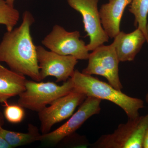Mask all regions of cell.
I'll use <instances>...</instances> for the list:
<instances>
[{
    "mask_svg": "<svg viewBox=\"0 0 148 148\" xmlns=\"http://www.w3.org/2000/svg\"><path fill=\"white\" fill-rule=\"evenodd\" d=\"M34 21L32 14L26 11L21 25L6 32L0 42V62L6 63L14 71L40 82L36 46L30 30Z\"/></svg>",
    "mask_w": 148,
    "mask_h": 148,
    "instance_id": "cell-1",
    "label": "cell"
},
{
    "mask_svg": "<svg viewBox=\"0 0 148 148\" xmlns=\"http://www.w3.org/2000/svg\"><path fill=\"white\" fill-rule=\"evenodd\" d=\"M74 90L101 100L110 101L121 108L128 119L140 116L139 111L144 107V102L140 98L128 96L109 84L75 70L71 77Z\"/></svg>",
    "mask_w": 148,
    "mask_h": 148,
    "instance_id": "cell-2",
    "label": "cell"
},
{
    "mask_svg": "<svg viewBox=\"0 0 148 148\" xmlns=\"http://www.w3.org/2000/svg\"><path fill=\"white\" fill-rule=\"evenodd\" d=\"M73 89L71 77L61 85L50 82H40L27 80L25 90L18 95V104L24 108L38 112Z\"/></svg>",
    "mask_w": 148,
    "mask_h": 148,
    "instance_id": "cell-3",
    "label": "cell"
},
{
    "mask_svg": "<svg viewBox=\"0 0 148 148\" xmlns=\"http://www.w3.org/2000/svg\"><path fill=\"white\" fill-rule=\"evenodd\" d=\"M148 129V114L128 119L113 133L102 135L90 145L94 148H143L144 136Z\"/></svg>",
    "mask_w": 148,
    "mask_h": 148,
    "instance_id": "cell-4",
    "label": "cell"
},
{
    "mask_svg": "<svg viewBox=\"0 0 148 148\" xmlns=\"http://www.w3.org/2000/svg\"><path fill=\"white\" fill-rule=\"evenodd\" d=\"M87 67L82 71L86 75H95L106 78L109 84L121 90L123 86L119 76L120 61L115 49V42L98 47L89 54Z\"/></svg>",
    "mask_w": 148,
    "mask_h": 148,
    "instance_id": "cell-5",
    "label": "cell"
},
{
    "mask_svg": "<svg viewBox=\"0 0 148 148\" xmlns=\"http://www.w3.org/2000/svg\"><path fill=\"white\" fill-rule=\"evenodd\" d=\"M80 37L79 31L67 32L63 27L55 25L42 43L49 50L60 55L71 56L77 60H87L89 50Z\"/></svg>",
    "mask_w": 148,
    "mask_h": 148,
    "instance_id": "cell-6",
    "label": "cell"
},
{
    "mask_svg": "<svg viewBox=\"0 0 148 148\" xmlns=\"http://www.w3.org/2000/svg\"><path fill=\"white\" fill-rule=\"evenodd\" d=\"M67 2L82 16L85 32L90 39L87 45L89 51L108 42L109 37L103 29L98 10L99 0H67Z\"/></svg>",
    "mask_w": 148,
    "mask_h": 148,
    "instance_id": "cell-7",
    "label": "cell"
},
{
    "mask_svg": "<svg viewBox=\"0 0 148 148\" xmlns=\"http://www.w3.org/2000/svg\"><path fill=\"white\" fill-rule=\"evenodd\" d=\"M102 100L87 96L78 110L68 121L58 128L45 134H41L39 141L49 145H56L73 135L90 117L100 113Z\"/></svg>",
    "mask_w": 148,
    "mask_h": 148,
    "instance_id": "cell-8",
    "label": "cell"
},
{
    "mask_svg": "<svg viewBox=\"0 0 148 148\" xmlns=\"http://www.w3.org/2000/svg\"><path fill=\"white\" fill-rule=\"evenodd\" d=\"M86 98L83 93L73 89L38 112L41 134L50 132L54 125L71 116L77 107Z\"/></svg>",
    "mask_w": 148,
    "mask_h": 148,
    "instance_id": "cell-9",
    "label": "cell"
},
{
    "mask_svg": "<svg viewBox=\"0 0 148 148\" xmlns=\"http://www.w3.org/2000/svg\"><path fill=\"white\" fill-rule=\"evenodd\" d=\"M36 51L41 81L53 76L56 79V82H64L71 77L78 63L76 58L46 50L41 46H36Z\"/></svg>",
    "mask_w": 148,
    "mask_h": 148,
    "instance_id": "cell-10",
    "label": "cell"
},
{
    "mask_svg": "<svg viewBox=\"0 0 148 148\" xmlns=\"http://www.w3.org/2000/svg\"><path fill=\"white\" fill-rule=\"evenodd\" d=\"M132 0H109L101 6L99 13L101 24L109 38H114L120 32V25L125 9Z\"/></svg>",
    "mask_w": 148,
    "mask_h": 148,
    "instance_id": "cell-11",
    "label": "cell"
},
{
    "mask_svg": "<svg viewBox=\"0 0 148 148\" xmlns=\"http://www.w3.org/2000/svg\"><path fill=\"white\" fill-rule=\"evenodd\" d=\"M114 39L115 49L120 62L133 61L146 41L144 34L138 28L128 34L120 31Z\"/></svg>",
    "mask_w": 148,
    "mask_h": 148,
    "instance_id": "cell-12",
    "label": "cell"
},
{
    "mask_svg": "<svg viewBox=\"0 0 148 148\" xmlns=\"http://www.w3.org/2000/svg\"><path fill=\"white\" fill-rule=\"evenodd\" d=\"M27 80L24 75L0 64V103L4 104L24 91Z\"/></svg>",
    "mask_w": 148,
    "mask_h": 148,
    "instance_id": "cell-13",
    "label": "cell"
},
{
    "mask_svg": "<svg viewBox=\"0 0 148 148\" xmlns=\"http://www.w3.org/2000/svg\"><path fill=\"white\" fill-rule=\"evenodd\" d=\"M0 135L5 138L11 148H14L38 141L41 134H40L36 126L29 124L28 132L26 133L14 132L3 128Z\"/></svg>",
    "mask_w": 148,
    "mask_h": 148,
    "instance_id": "cell-14",
    "label": "cell"
},
{
    "mask_svg": "<svg viewBox=\"0 0 148 148\" xmlns=\"http://www.w3.org/2000/svg\"><path fill=\"white\" fill-rule=\"evenodd\" d=\"M129 11L135 16V24L143 32L148 43L147 18L148 14V0H132Z\"/></svg>",
    "mask_w": 148,
    "mask_h": 148,
    "instance_id": "cell-15",
    "label": "cell"
},
{
    "mask_svg": "<svg viewBox=\"0 0 148 148\" xmlns=\"http://www.w3.org/2000/svg\"><path fill=\"white\" fill-rule=\"evenodd\" d=\"M20 17L18 11L9 5L5 0H0V24L5 26L10 32L18 23Z\"/></svg>",
    "mask_w": 148,
    "mask_h": 148,
    "instance_id": "cell-16",
    "label": "cell"
},
{
    "mask_svg": "<svg viewBox=\"0 0 148 148\" xmlns=\"http://www.w3.org/2000/svg\"><path fill=\"white\" fill-rule=\"evenodd\" d=\"M5 119L10 123L16 124L23 121L25 116L24 108L18 104H9L8 102L4 104Z\"/></svg>",
    "mask_w": 148,
    "mask_h": 148,
    "instance_id": "cell-17",
    "label": "cell"
},
{
    "mask_svg": "<svg viewBox=\"0 0 148 148\" xmlns=\"http://www.w3.org/2000/svg\"><path fill=\"white\" fill-rule=\"evenodd\" d=\"M0 148H12L5 138L0 135Z\"/></svg>",
    "mask_w": 148,
    "mask_h": 148,
    "instance_id": "cell-18",
    "label": "cell"
},
{
    "mask_svg": "<svg viewBox=\"0 0 148 148\" xmlns=\"http://www.w3.org/2000/svg\"><path fill=\"white\" fill-rule=\"evenodd\" d=\"M143 148H148V129L144 136L143 142Z\"/></svg>",
    "mask_w": 148,
    "mask_h": 148,
    "instance_id": "cell-19",
    "label": "cell"
},
{
    "mask_svg": "<svg viewBox=\"0 0 148 148\" xmlns=\"http://www.w3.org/2000/svg\"><path fill=\"white\" fill-rule=\"evenodd\" d=\"M5 117L4 114L0 110V132L3 128V126L4 124Z\"/></svg>",
    "mask_w": 148,
    "mask_h": 148,
    "instance_id": "cell-20",
    "label": "cell"
},
{
    "mask_svg": "<svg viewBox=\"0 0 148 148\" xmlns=\"http://www.w3.org/2000/svg\"><path fill=\"white\" fill-rule=\"evenodd\" d=\"M5 1L10 5L12 6H14V1L15 0H5Z\"/></svg>",
    "mask_w": 148,
    "mask_h": 148,
    "instance_id": "cell-21",
    "label": "cell"
},
{
    "mask_svg": "<svg viewBox=\"0 0 148 148\" xmlns=\"http://www.w3.org/2000/svg\"><path fill=\"white\" fill-rule=\"evenodd\" d=\"M145 99L146 102H147V103L148 104V92L146 95Z\"/></svg>",
    "mask_w": 148,
    "mask_h": 148,
    "instance_id": "cell-22",
    "label": "cell"
},
{
    "mask_svg": "<svg viewBox=\"0 0 148 148\" xmlns=\"http://www.w3.org/2000/svg\"><path fill=\"white\" fill-rule=\"evenodd\" d=\"M147 34L148 36V24H147Z\"/></svg>",
    "mask_w": 148,
    "mask_h": 148,
    "instance_id": "cell-23",
    "label": "cell"
}]
</instances>
